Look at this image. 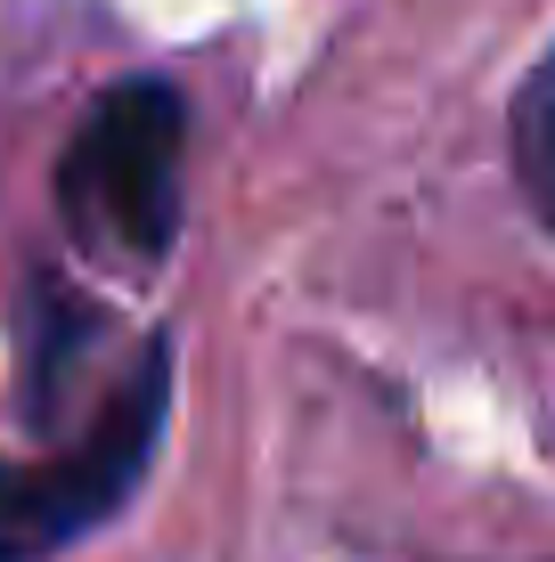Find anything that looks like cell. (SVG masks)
Returning <instances> with one entry per match:
<instances>
[{"label":"cell","mask_w":555,"mask_h":562,"mask_svg":"<svg viewBox=\"0 0 555 562\" xmlns=\"http://www.w3.org/2000/svg\"><path fill=\"white\" fill-rule=\"evenodd\" d=\"M188 99L171 74H123L82 106L66 155L49 171L57 221H66L74 254L99 269L147 278L171 261L188 221Z\"/></svg>","instance_id":"cell-1"},{"label":"cell","mask_w":555,"mask_h":562,"mask_svg":"<svg viewBox=\"0 0 555 562\" xmlns=\"http://www.w3.org/2000/svg\"><path fill=\"white\" fill-rule=\"evenodd\" d=\"M107 342V310L90 294H74L57 269H33L25 278V302H16V359H25V424L42 440H57V424H66V400L74 383H82L90 351Z\"/></svg>","instance_id":"cell-3"},{"label":"cell","mask_w":555,"mask_h":562,"mask_svg":"<svg viewBox=\"0 0 555 562\" xmlns=\"http://www.w3.org/2000/svg\"><path fill=\"white\" fill-rule=\"evenodd\" d=\"M507 164H514V180H523L531 212L555 228V49L523 74V90H514V106H507Z\"/></svg>","instance_id":"cell-4"},{"label":"cell","mask_w":555,"mask_h":562,"mask_svg":"<svg viewBox=\"0 0 555 562\" xmlns=\"http://www.w3.org/2000/svg\"><path fill=\"white\" fill-rule=\"evenodd\" d=\"M164 424H171V335L156 326L66 449L0 457V562H57L90 530H107L147 490Z\"/></svg>","instance_id":"cell-2"}]
</instances>
